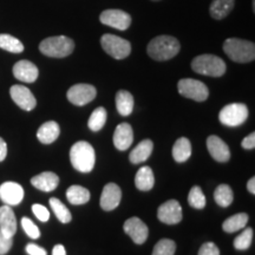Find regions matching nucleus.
Returning <instances> with one entry per match:
<instances>
[{"instance_id": "f257e3e1", "label": "nucleus", "mask_w": 255, "mask_h": 255, "mask_svg": "<svg viewBox=\"0 0 255 255\" xmlns=\"http://www.w3.org/2000/svg\"><path fill=\"white\" fill-rule=\"evenodd\" d=\"M181 45L176 38L171 36H158L150 40L146 51L148 55L157 62H164L174 58L180 52Z\"/></svg>"}, {"instance_id": "f03ea898", "label": "nucleus", "mask_w": 255, "mask_h": 255, "mask_svg": "<svg viewBox=\"0 0 255 255\" xmlns=\"http://www.w3.org/2000/svg\"><path fill=\"white\" fill-rule=\"evenodd\" d=\"M70 161L72 167L81 173H90L96 163L95 149L90 143L79 141L70 149Z\"/></svg>"}, {"instance_id": "7ed1b4c3", "label": "nucleus", "mask_w": 255, "mask_h": 255, "mask_svg": "<svg viewBox=\"0 0 255 255\" xmlns=\"http://www.w3.org/2000/svg\"><path fill=\"white\" fill-rule=\"evenodd\" d=\"M223 51L233 62L250 63L255 59V45L248 40L228 38L223 43Z\"/></svg>"}, {"instance_id": "20e7f679", "label": "nucleus", "mask_w": 255, "mask_h": 255, "mask_svg": "<svg viewBox=\"0 0 255 255\" xmlns=\"http://www.w3.org/2000/svg\"><path fill=\"white\" fill-rule=\"evenodd\" d=\"M39 50L43 55L52 58H65L75 50V43L71 38L65 36L49 37L39 44Z\"/></svg>"}, {"instance_id": "39448f33", "label": "nucleus", "mask_w": 255, "mask_h": 255, "mask_svg": "<svg viewBox=\"0 0 255 255\" xmlns=\"http://www.w3.org/2000/svg\"><path fill=\"white\" fill-rule=\"evenodd\" d=\"M191 69L203 76L221 77L226 72V63L215 55H201L193 59Z\"/></svg>"}, {"instance_id": "423d86ee", "label": "nucleus", "mask_w": 255, "mask_h": 255, "mask_svg": "<svg viewBox=\"0 0 255 255\" xmlns=\"http://www.w3.org/2000/svg\"><path fill=\"white\" fill-rule=\"evenodd\" d=\"M102 47L108 55L115 59H124L131 52V44L130 41L123 38L115 36V34H103L101 38Z\"/></svg>"}, {"instance_id": "0eeeda50", "label": "nucleus", "mask_w": 255, "mask_h": 255, "mask_svg": "<svg viewBox=\"0 0 255 255\" xmlns=\"http://www.w3.org/2000/svg\"><path fill=\"white\" fill-rule=\"evenodd\" d=\"M248 119V108L242 103H232L222 108L219 114L220 122L227 127H239Z\"/></svg>"}, {"instance_id": "6e6552de", "label": "nucleus", "mask_w": 255, "mask_h": 255, "mask_svg": "<svg viewBox=\"0 0 255 255\" xmlns=\"http://www.w3.org/2000/svg\"><path fill=\"white\" fill-rule=\"evenodd\" d=\"M177 89L181 96L196 102H205L209 96V90L205 83L193 78L181 79Z\"/></svg>"}, {"instance_id": "1a4fd4ad", "label": "nucleus", "mask_w": 255, "mask_h": 255, "mask_svg": "<svg viewBox=\"0 0 255 255\" xmlns=\"http://www.w3.org/2000/svg\"><path fill=\"white\" fill-rule=\"evenodd\" d=\"M102 24L114 27L116 30L126 31L131 25V15L122 9H105L100 15Z\"/></svg>"}, {"instance_id": "9d476101", "label": "nucleus", "mask_w": 255, "mask_h": 255, "mask_svg": "<svg viewBox=\"0 0 255 255\" xmlns=\"http://www.w3.org/2000/svg\"><path fill=\"white\" fill-rule=\"evenodd\" d=\"M97 90L94 85L90 84H76L69 89L68 100L70 103L83 107V105L90 103L95 100Z\"/></svg>"}, {"instance_id": "9b49d317", "label": "nucleus", "mask_w": 255, "mask_h": 255, "mask_svg": "<svg viewBox=\"0 0 255 255\" xmlns=\"http://www.w3.org/2000/svg\"><path fill=\"white\" fill-rule=\"evenodd\" d=\"M157 218L165 225H176L182 221V207L178 201L169 200L159 206L157 210Z\"/></svg>"}, {"instance_id": "f8f14e48", "label": "nucleus", "mask_w": 255, "mask_h": 255, "mask_svg": "<svg viewBox=\"0 0 255 255\" xmlns=\"http://www.w3.org/2000/svg\"><path fill=\"white\" fill-rule=\"evenodd\" d=\"M9 95H11V98L20 109L31 111L36 108V98L30 91V89L24 87V85H13V87H11Z\"/></svg>"}, {"instance_id": "ddd939ff", "label": "nucleus", "mask_w": 255, "mask_h": 255, "mask_svg": "<svg viewBox=\"0 0 255 255\" xmlns=\"http://www.w3.org/2000/svg\"><path fill=\"white\" fill-rule=\"evenodd\" d=\"M124 232L132 239L137 245L144 244L148 239L149 229L146 225L138 218H130L124 222Z\"/></svg>"}, {"instance_id": "4468645a", "label": "nucleus", "mask_w": 255, "mask_h": 255, "mask_svg": "<svg viewBox=\"0 0 255 255\" xmlns=\"http://www.w3.org/2000/svg\"><path fill=\"white\" fill-rule=\"evenodd\" d=\"M0 199L7 206H17L24 199V189L17 182H5L0 186Z\"/></svg>"}, {"instance_id": "2eb2a0df", "label": "nucleus", "mask_w": 255, "mask_h": 255, "mask_svg": "<svg viewBox=\"0 0 255 255\" xmlns=\"http://www.w3.org/2000/svg\"><path fill=\"white\" fill-rule=\"evenodd\" d=\"M122 191L116 183H108L103 188L101 196V207L105 212H110L120 206Z\"/></svg>"}, {"instance_id": "dca6fc26", "label": "nucleus", "mask_w": 255, "mask_h": 255, "mask_svg": "<svg viewBox=\"0 0 255 255\" xmlns=\"http://www.w3.org/2000/svg\"><path fill=\"white\" fill-rule=\"evenodd\" d=\"M207 148H208L210 156L220 163H225L231 158L229 146L218 136L212 135L207 138Z\"/></svg>"}, {"instance_id": "f3484780", "label": "nucleus", "mask_w": 255, "mask_h": 255, "mask_svg": "<svg viewBox=\"0 0 255 255\" xmlns=\"http://www.w3.org/2000/svg\"><path fill=\"white\" fill-rule=\"evenodd\" d=\"M13 75L18 81L24 83H33L37 81L39 71L38 68L30 60H19L13 66Z\"/></svg>"}, {"instance_id": "a211bd4d", "label": "nucleus", "mask_w": 255, "mask_h": 255, "mask_svg": "<svg viewBox=\"0 0 255 255\" xmlns=\"http://www.w3.org/2000/svg\"><path fill=\"white\" fill-rule=\"evenodd\" d=\"M0 232L9 238H13L17 232V219L11 206L0 207Z\"/></svg>"}, {"instance_id": "6ab92c4d", "label": "nucleus", "mask_w": 255, "mask_h": 255, "mask_svg": "<svg viewBox=\"0 0 255 255\" xmlns=\"http://www.w3.org/2000/svg\"><path fill=\"white\" fill-rule=\"evenodd\" d=\"M133 141L132 128L128 123H121L114 132V144L121 151L127 150Z\"/></svg>"}, {"instance_id": "aec40b11", "label": "nucleus", "mask_w": 255, "mask_h": 255, "mask_svg": "<svg viewBox=\"0 0 255 255\" xmlns=\"http://www.w3.org/2000/svg\"><path fill=\"white\" fill-rule=\"evenodd\" d=\"M31 183L37 189L44 191V193H49V191H53L58 187L59 177L52 171H44V173L32 177Z\"/></svg>"}, {"instance_id": "412c9836", "label": "nucleus", "mask_w": 255, "mask_h": 255, "mask_svg": "<svg viewBox=\"0 0 255 255\" xmlns=\"http://www.w3.org/2000/svg\"><path fill=\"white\" fill-rule=\"evenodd\" d=\"M60 128L58 123L55 122V121H50V122H46L43 126H40L37 131V137L43 144H51L58 138Z\"/></svg>"}, {"instance_id": "4be33fe9", "label": "nucleus", "mask_w": 255, "mask_h": 255, "mask_svg": "<svg viewBox=\"0 0 255 255\" xmlns=\"http://www.w3.org/2000/svg\"><path fill=\"white\" fill-rule=\"evenodd\" d=\"M152 149H154V143H152V141H150V139H144V141L138 143L135 146V149L130 152V162L133 164H137L146 161V159L150 157Z\"/></svg>"}, {"instance_id": "5701e85b", "label": "nucleus", "mask_w": 255, "mask_h": 255, "mask_svg": "<svg viewBox=\"0 0 255 255\" xmlns=\"http://www.w3.org/2000/svg\"><path fill=\"white\" fill-rule=\"evenodd\" d=\"M235 0H212V4L209 7V13L213 19L222 20L231 13L234 8Z\"/></svg>"}, {"instance_id": "b1692460", "label": "nucleus", "mask_w": 255, "mask_h": 255, "mask_svg": "<svg viewBox=\"0 0 255 255\" xmlns=\"http://www.w3.org/2000/svg\"><path fill=\"white\" fill-rule=\"evenodd\" d=\"M155 184V177L151 168L148 165L139 168L135 176V186L137 189L142 191H148L152 189Z\"/></svg>"}, {"instance_id": "393cba45", "label": "nucleus", "mask_w": 255, "mask_h": 255, "mask_svg": "<svg viewBox=\"0 0 255 255\" xmlns=\"http://www.w3.org/2000/svg\"><path fill=\"white\" fill-rule=\"evenodd\" d=\"M133 97L129 91L120 90L116 94V107L121 116H129L133 110Z\"/></svg>"}, {"instance_id": "a878e982", "label": "nucleus", "mask_w": 255, "mask_h": 255, "mask_svg": "<svg viewBox=\"0 0 255 255\" xmlns=\"http://www.w3.org/2000/svg\"><path fill=\"white\" fill-rule=\"evenodd\" d=\"M191 156V143L186 137L178 138L173 146V157L178 163L188 161Z\"/></svg>"}, {"instance_id": "bb28decb", "label": "nucleus", "mask_w": 255, "mask_h": 255, "mask_svg": "<svg viewBox=\"0 0 255 255\" xmlns=\"http://www.w3.org/2000/svg\"><path fill=\"white\" fill-rule=\"evenodd\" d=\"M66 199L75 206L85 205L90 201V191L82 186H71L66 190Z\"/></svg>"}, {"instance_id": "cd10ccee", "label": "nucleus", "mask_w": 255, "mask_h": 255, "mask_svg": "<svg viewBox=\"0 0 255 255\" xmlns=\"http://www.w3.org/2000/svg\"><path fill=\"white\" fill-rule=\"evenodd\" d=\"M247 222L248 215L246 213H239L226 220L222 225V229L226 233H235L246 227Z\"/></svg>"}, {"instance_id": "c85d7f7f", "label": "nucleus", "mask_w": 255, "mask_h": 255, "mask_svg": "<svg viewBox=\"0 0 255 255\" xmlns=\"http://www.w3.org/2000/svg\"><path fill=\"white\" fill-rule=\"evenodd\" d=\"M215 202L222 208H227L232 205L234 200V194H233L232 188L228 184H220L214 191Z\"/></svg>"}, {"instance_id": "c756f323", "label": "nucleus", "mask_w": 255, "mask_h": 255, "mask_svg": "<svg viewBox=\"0 0 255 255\" xmlns=\"http://www.w3.org/2000/svg\"><path fill=\"white\" fill-rule=\"evenodd\" d=\"M0 49L12 53H21L24 51V45L20 40L11 34L1 33L0 34Z\"/></svg>"}, {"instance_id": "7c9ffc66", "label": "nucleus", "mask_w": 255, "mask_h": 255, "mask_svg": "<svg viewBox=\"0 0 255 255\" xmlns=\"http://www.w3.org/2000/svg\"><path fill=\"white\" fill-rule=\"evenodd\" d=\"M49 202H50L51 209L53 210V213H55L57 219H58L60 222L69 223L70 221H71V219H72L71 213H70L68 207L64 205L62 201L56 199V197H51Z\"/></svg>"}, {"instance_id": "2f4dec72", "label": "nucleus", "mask_w": 255, "mask_h": 255, "mask_svg": "<svg viewBox=\"0 0 255 255\" xmlns=\"http://www.w3.org/2000/svg\"><path fill=\"white\" fill-rule=\"evenodd\" d=\"M107 117H108V114L104 108L100 107L97 108V109H95L94 113L91 114L90 119H89V122H88V126L90 128V130H92V131L95 132L100 131L102 128L104 127L105 122H107Z\"/></svg>"}, {"instance_id": "473e14b6", "label": "nucleus", "mask_w": 255, "mask_h": 255, "mask_svg": "<svg viewBox=\"0 0 255 255\" xmlns=\"http://www.w3.org/2000/svg\"><path fill=\"white\" fill-rule=\"evenodd\" d=\"M188 203L195 209H203L206 207V196L199 186H194L188 195Z\"/></svg>"}, {"instance_id": "72a5a7b5", "label": "nucleus", "mask_w": 255, "mask_h": 255, "mask_svg": "<svg viewBox=\"0 0 255 255\" xmlns=\"http://www.w3.org/2000/svg\"><path fill=\"white\" fill-rule=\"evenodd\" d=\"M176 251V244L170 239H162L155 245L152 255H174Z\"/></svg>"}, {"instance_id": "f704fd0d", "label": "nucleus", "mask_w": 255, "mask_h": 255, "mask_svg": "<svg viewBox=\"0 0 255 255\" xmlns=\"http://www.w3.org/2000/svg\"><path fill=\"white\" fill-rule=\"evenodd\" d=\"M252 240H253V229L246 228L239 237L235 238L234 247L238 251H246L251 247Z\"/></svg>"}, {"instance_id": "c9c22d12", "label": "nucleus", "mask_w": 255, "mask_h": 255, "mask_svg": "<svg viewBox=\"0 0 255 255\" xmlns=\"http://www.w3.org/2000/svg\"><path fill=\"white\" fill-rule=\"evenodd\" d=\"M21 227H23L24 232L30 237L31 239H38L40 237V231L37 227V225L32 220L28 218L21 219Z\"/></svg>"}, {"instance_id": "e433bc0d", "label": "nucleus", "mask_w": 255, "mask_h": 255, "mask_svg": "<svg viewBox=\"0 0 255 255\" xmlns=\"http://www.w3.org/2000/svg\"><path fill=\"white\" fill-rule=\"evenodd\" d=\"M32 212H33V214L36 215V218L38 220H40L41 222H46L49 221L50 219V212L49 209L46 208V207H44L43 205H36L32 206Z\"/></svg>"}, {"instance_id": "4c0bfd02", "label": "nucleus", "mask_w": 255, "mask_h": 255, "mask_svg": "<svg viewBox=\"0 0 255 255\" xmlns=\"http://www.w3.org/2000/svg\"><path fill=\"white\" fill-rule=\"evenodd\" d=\"M12 245H13V239L6 237L0 232V255L7 254L12 248Z\"/></svg>"}, {"instance_id": "58836bf2", "label": "nucleus", "mask_w": 255, "mask_h": 255, "mask_svg": "<svg viewBox=\"0 0 255 255\" xmlns=\"http://www.w3.org/2000/svg\"><path fill=\"white\" fill-rule=\"evenodd\" d=\"M199 255H220V250L214 242H206L201 246Z\"/></svg>"}, {"instance_id": "ea45409f", "label": "nucleus", "mask_w": 255, "mask_h": 255, "mask_svg": "<svg viewBox=\"0 0 255 255\" xmlns=\"http://www.w3.org/2000/svg\"><path fill=\"white\" fill-rule=\"evenodd\" d=\"M26 253L28 255H47L46 251L36 244H28L26 246Z\"/></svg>"}, {"instance_id": "a19ab883", "label": "nucleus", "mask_w": 255, "mask_h": 255, "mask_svg": "<svg viewBox=\"0 0 255 255\" xmlns=\"http://www.w3.org/2000/svg\"><path fill=\"white\" fill-rule=\"evenodd\" d=\"M241 145H242V148L247 149V150L254 149L255 148V133L252 132L248 136L245 137L244 141L241 142Z\"/></svg>"}, {"instance_id": "79ce46f5", "label": "nucleus", "mask_w": 255, "mask_h": 255, "mask_svg": "<svg viewBox=\"0 0 255 255\" xmlns=\"http://www.w3.org/2000/svg\"><path fill=\"white\" fill-rule=\"evenodd\" d=\"M6 155H7V144L4 139L0 137V162H2L6 158Z\"/></svg>"}, {"instance_id": "37998d69", "label": "nucleus", "mask_w": 255, "mask_h": 255, "mask_svg": "<svg viewBox=\"0 0 255 255\" xmlns=\"http://www.w3.org/2000/svg\"><path fill=\"white\" fill-rule=\"evenodd\" d=\"M52 255H66V251L63 245H56L52 250Z\"/></svg>"}, {"instance_id": "c03bdc74", "label": "nucleus", "mask_w": 255, "mask_h": 255, "mask_svg": "<svg viewBox=\"0 0 255 255\" xmlns=\"http://www.w3.org/2000/svg\"><path fill=\"white\" fill-rule=\"evenodd\" d=\"M247 189L251 194H253L254 195L255 194V178L254 177H252L251 180L247 182Z\"/></svg>"}, {"instance_id": "a18cd8bd", "label": "nucleus", "mask_w": 255, "mask_h": 255, "mask_svg": "<svg viewBox=\"0 0 255 255\" xmlns=\"http://www.w3.org/2000/svg\"><path fill=\"white\" fill-rule=\"evenodd\" d=\"M151 1H159V0H151Z\"/></svg>"}]
</instances>
